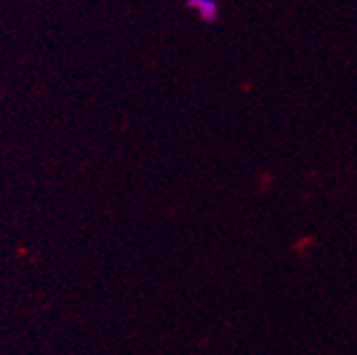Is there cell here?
I'll return each instance as SVG.
<instances>
[{
    "instance_id": "cell-1",
    "label": "cell",
    "mask_w": 357,
    "mask_h": 355,
    "mask_svg": "<svg viewBox=\"0 0 357 355\" xmlns=\"http://www.w3.org/2000/svg\"><path fill=\"white\" fill-rule=\"evenodd\" d=\"M185 7L192 9V11H196L198 17L204 24H215L219 20V15H221V9H219L217 0H188Z\"/></svg>"
}]
</instances>
